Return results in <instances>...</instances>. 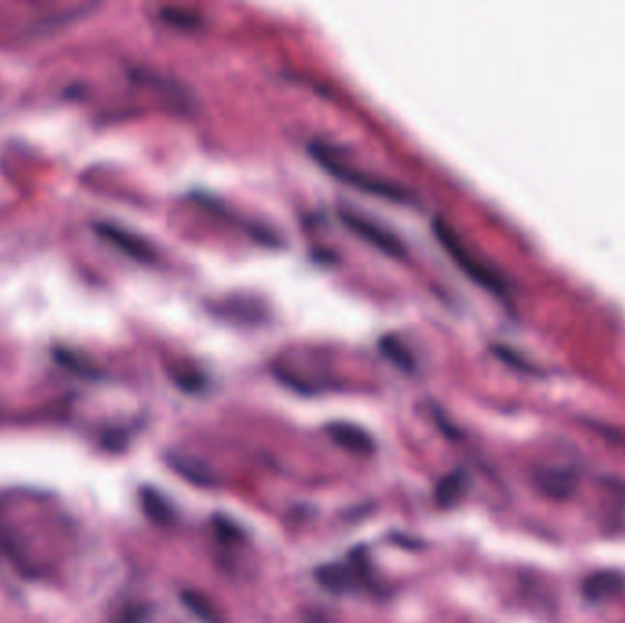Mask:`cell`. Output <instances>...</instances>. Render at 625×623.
<instances>
[{
  "mask_svg": "<svg viewBox=\"0 0 625 623\" xmlns=\"http://www.w3.org/2000/svg\"><path fill=\"white\" fill-rule=\"evenodd\" d=\"M339 216L353 233H357L360 238L370 242L373 247H377L384 254H388L391 258H404V254H406L404 244L395 234L386 231L384 227L373 223L371 220H368L357 213L346 211V209L340 211Z\"/></svg>",
  "mask_w": 625,
  "mask_h": 623,
  "instance_id": "3957f363",
  "label": "cell"
},
{
  "mask_svg": "<svg viewBox=\"0 0 625 623\" xmlns=\"http://www.w3.org/2000/svg\"><path fill=\"white\" fill-rule=\"evenodd\" d=\"M328 435L344 450L359 455H370L375 450V442L368 431L349 422H331L326 428Z\"/></svg>",
  "mask_w": 625,
  "mask_h": 623,
  "instance_id": "5b68a950",
  "label": "cell"
},
{
  "mask_svg": "<svg viewBox=\"0 0 625 623\" xmlns=\"http://www.w3.org/2000/svg\"><path fill=\"white\" fill-rule=\"evenodd\" d=\"M315 576L322 587H326L328 590H331L335 594H342L346 590H351L359 579V574L355 568H349V566L340 565V563L318 566Z\"/></svg>",
  "mask_w": 625,
  "mask_h": 623,
  "instance_id": "8992f818",
  "label": "cell"
},
{
  "mask_svg": "<svg viewBox=\"0 0 625 623\" xmlns=\"http://www.w3.org/2000/svg\"><path fill=\"white\" fill-rule=\"evenodd\" d=\"M581 590L589 601H607L625 590V576L616 570H599L585 577Z\"/></svg>",
  "mask_w": 625,
  "mask_h": 623,
  "instance_id": "277c9868",
  "label": "cell"
},
{
  "mask_svg": "<svg viewBox=\"0 0 625 623\" xmlns=\"http://www.w3.org/2000/svg\"><path fill=\"white\" fill-rule=\"evenodd\" d=\"M182 601L203 623H220L222 621L218 608L214 607V603L205 594H202L198 590H183Z\"/></svg>",
  "mask_w": 625,
  "mask_h": 623,
  "instance_id": "7c38bea8",
  "label": "cell"
},
{
  "mask_svg": "<svg viewBox=\"0 0 625 623\" xmlns=\"http://www.w3.org/2000/svg\"><path fill=\"white\" fill-rule=\"evenodd\" d=\"M167 462L169 466L178 472L182 477H185L187 481L198 484V486H203V488H209V486H214L216 484V479L213 475V472L200 461H194L191 457H185V455H172L169 453L167 455Z\"/></svg>",
  "mask_w": 625,
  "mask_h": 623,
  "instance_id": "ba28073f",
  "label": "cell"
},
{
  "mask_svg": "<svg viewBox=\"0 0 625 623\" xmlns=\"http://www.w3.org/2000/svg\"><path fill=\"white\" fill-rule=\"evenodd\" d=\"M380 351H382V355H384L388 360H391L397 368H401V369H404V371H413V369H415L411 355H410V353L401 346V342H397L395 338L384 337V338L380 340Z\"/></svg>",
  "mask_w": 625,
  "mask_h": 623,
  "instance_id": "4fadbf2b",
  "label": "cell"
},
{
  "mask_svg": "<svg viewBox=\"0 0 625 623\" xmlns=\"http://www.w3.org/2000/svg\"><path fill=\"white\" fill-rule=\"evenodd\" d=\"M214 528H216V534L222 539H225V541H238L240 535H242L240 528L234 523H231L229 519H224V517H216Z\"/></svg>",
  "mask_w": 625,
  "mask_h": 623,
  "instance_id": "9a60e30c",
  "label": "cell"
},
{
  "mask_svg": "<svg viewBox=\"0 0 625 623\" xmlns=\"http://www.w3.org/2000/svg\"><path fill=\"white\" fill-rule=\"evenodd\" d=\"M468 473L464 470H455V472H450L448 475H444L437 488H435V499L441 506H452L455 504L464 493H466V488H468Z\"/></svg>",
  "mask_w": 625,
  "mask_h": 623,
  "instance_id": "8fae6325",
  "label": "cell"
},
{
  "mask_svg": "<svg viewBox=\"0 0 625 623\" xmlns=\"http://www.w3.org/2000/svg\"><path fill=\"white\" fill-rule=\"evenodd\" d=\"M433 233L437 240L443 244V247L448 251V254L453 258V262L479 286L494 291V293H503L505 291V282L503 278L484 265L481 260H477L464 245L463 242L455 236V233L444 223V220L437 218L433 222Z\"/></svg>",
  "mask_w": 625,
  "mask_h": 623,
  "instance_id": "7a4b0ae2",
  "label": "cell"
},
{
  "mask_svg": "<svg viewBox=\"0 0 625 623\" xmlns=\"http://www.w3.org/2000/svg\"><path fill=\"white\" fill-rule=\"evenodd\" d=\"M311 154L317 160V163L322 169H326L333 178H337V180H340L351 187H357L364 192H370V194H375V196H380L386 200H393V202L410 200L408 192L402 187L390 183V182H384V180H379V178H373L366 172H360V171H355L353 167L344 165L340 160L333 158L326 147L315 145L311 149Z\"/></svg>",
  "mask_w": 625,
  "mask_h": 623,
  "instance_id": "6da1fadb",
  "label": "cell"
},
{
  "mask_svg": "<svg viewBox=\"0 0 625 623\" xmlns=\"http://www.w3.org/2000/svg\"><path fill=\"white\" fill-rule=\"evenodd\" d=\"M140 497H141V506L152 523L167 526L174 521V508L156 488H149V486L143 488Z\"/></svg>",
  "mask_w": 625,
  "mask_h": 623,
  "instance_id": "30bf717a",
  "label": "cell"
},
{
  "mask_svg": "<svg viewBox=\"0 0 625 623\" xmlns=\"http://www.w3.org/2000/svg\"><path fill=\"white\" fill-rule=\"evenodd\" d=\"M161 16L165 21H169L176 26H183V28H194L200 23L198 16L189 14V12H182V10H172V8L161 10Z\"/></svg>",
  "mask_w": 625,
  "mask_h": 623,
  "instance_id": "5bb4252c",
  "label": "cell"
},
{
  "mask_svg": "<svg viewBox=\"0 0 625 623\" xmlns=\"http://www.w3.org/2000/svg\"><path fill=\"white\" fill-rule=\"evenodd\" d=\"M537 484L547 495L561 499V497H567L568 493H572V490L576 486V475L570 470L550 468V470H543L537 473Z\"/></svg>",
  "mask_w": 625,
  "mask_h": 623,
  "instance_id": "9c48e42d",
  "label": "cell"
},
{
  "mask_svg": "<svg viewBox=\"0 0 625 623\" xmlns=\"http://www.w3.org/2000/svg\"><path fill=\"white\" fill-rule=\"evenodd\" d=\"M99 231H101V234L107 240H110L114 245H118L121 251H125L132 258H138V260H143V262H151L152 260V256H154L152 247L147 242H143L141 238L132 236L130 233L121 231L118 227H112V225H101Z\"/></svg>",
  "mask_w": 625,
  "mask_h": 623,
  "instance_id": "52a82bcc",
  "label": "cell"
}]
</instances>
